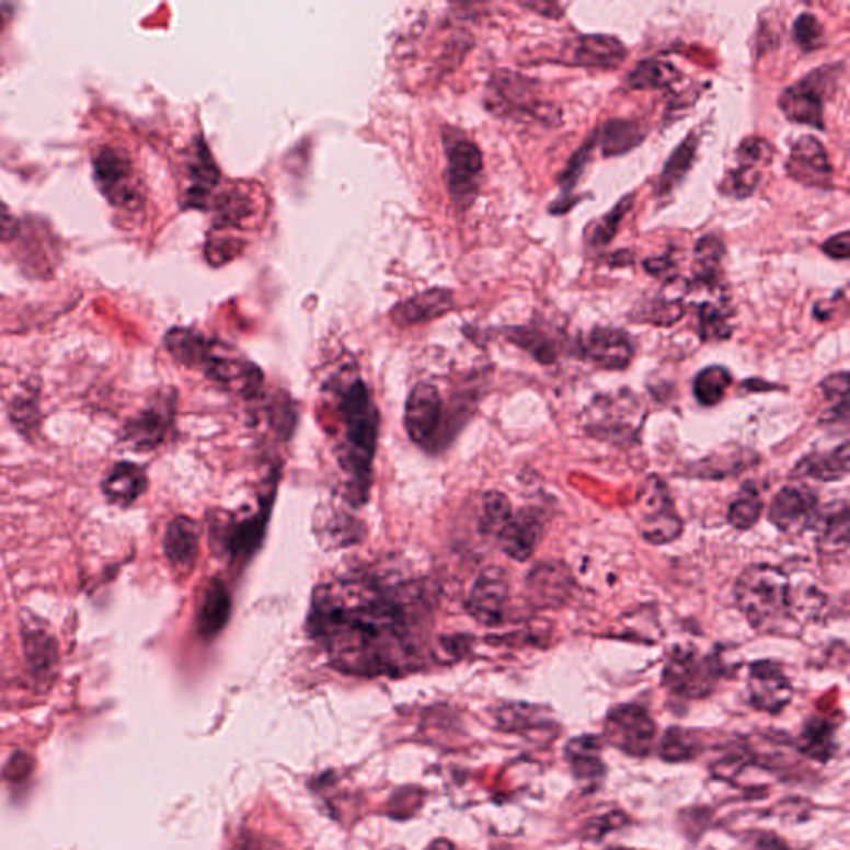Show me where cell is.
Masks as SVG:
<instances>
[{
  "instance_id": "cell-14",
  "label": "cell",
  "mask_w": 850,
  "mask_h": 850,
  "mask_svg": "<svg viewBox=\"0 0 850 850\" xmlns=\"http://www.w3.org/2000/svg\"><path fill=\"white\" fill-rule=\"evenodd\" d=\"M545 527V510L537 507L521 508L514 512L504 530L498 533V545L508 559L527 562L542 543Z\"/></svg>"
},
{
  "instance_id": "cell-49",
  "label": "cell",
  "mask_w": 850,
  "mask_h": 850,
  "mask_svg": "<svg viewBox=\"0 0 850 850\" xmlns=\"http://www.w3.org/2000/svg\"><path fill=\"white\" fill-rule=\"evenodd\" d=\"M792 37H794L795 44L800 45L803 50H816V48H820L824 45L823 24H820L816 15L811 14V12H803L794 21Z\"/></svg>"
},
{
  "instance_id": "cell-52",
  "label": "cell",
  "mask_w": 850,
  "mask_h": 850,
  "mask_svg": "<svg viewBox=\"0 0 850 850\" xmlns=\"http://www.w3.org/2000/svg\"><path fill=\"white\" fill-rule=\"evenodd\" d=\"M824 254L832 257V260L846 261L850 256V234L849 231H842V233L836 234V237L829 238L826 243L820 246Z\"/></svg>"
},
{
  "instance_id": "cell-5",
  "label": "cell",
  "mask_w": 850,
  "mask_h": 850,
  "mask_svg": "<svg viewBox=\"0 0 850 850\" xmlns=\"http://www.w3.org/2000/svg\"><path fill=\"white\" fill-rule=\"evenodd\" d=\"M723 673L716 656L676 648L663 669V686L682 700H703L716 689Z\"/></svg>"
},
{
  "instance_id": "cell-21",
  "label": "cell",
  "mask_w": 850,
  "mask_h": 850,
  "mask_svg": "<svg viewBox=\"0 0 850 850\" xmlns=\"http://www.w3.org/2000/svg\"><path fill=\"white\" fill-rule=\"evenodd\" d=\"M563 756L576 781L597 784L607 774L604 744L597 736L585 734V736L573 737L566 743Z\"/></svg>"
},
{
  "instance_id": "cell-59",
  "label": "cell",
  "mask_w": 850,
  "mask_h": 850,
  "mask_svg": "<svg viewBox=\"0 0 850 850\" xmlns=\"http://www.w3.org/2000/svg\"><path fill=\"white\" fill-rule=\"evenodd\" d=\"M424 850H456V847H453V843L450 842V840L437 839L434 840V842H430L429 846L425 847Z\"/></svg>"
},
{
  "instance_id": "cell-32",
  "label": "cell",
  "mask_w": 850,
  "mask_h": 850,
  "mask_svg": "<svg viewBox=\"0 0 850 850\" xmlns=\"http://www.w3.org/2000/svg\"><path fill=\"white\" fill-rule=\"evenodd\" d=\"M797 751L817 762H829L836 756V726L824 717H813L804 724L797 737Z\"/></svg>"
},
{
  "instance_id": "cell-58",
  "label": "cell",
  "mask_w": 850,
  "mask_h": 850,
  "mask_svg": "<svg viewBox=\"0 0 850 850\" xmlns=\"http://www.w3.org/2000/svg\"><path fill=\"white\" fill-rule=\"evenodd\" d=\"M633 261L634 257L631 251H617V253L610 257V266H613V268H623V266L633 264Z\"/></svg>"
},
{
  "instance_id": "cell-3",
  "label": "cell",
  "mask_w": 850,
  "mask_h": 850,
  "mask_svg": "<svg viewBox=\"0 0 850 850\" xmlns=\"http://www.w3.org/2000/svg\"><path fill=\"white\" fill-rule=\"evenodd\" d=\"M487 108L517 120L527 118L543 125L560 120L555 105L540 99V82L512 70H498L489 80Z\"/></svg>"
},
{
  "instance_id": "cell-38",
  "label": "cell",
  "mask_w": 850,
  "mask_h": 850,
  "mask_svg": "<svg viewBox=\"0 0 850 850\" xmlns=\"http://www.w3.org/2000/svg\"><path fill=\"white\" fill-rule=\"evenodd\" d=\"M733 382L730 370L723 366H710L694 378L693 394L704 407H714L723 401Z\"/></svg>"
},
{
  "instance_id": "cell-37",
  "label": "cell",
  "mask_w": 850,
  "mask_h": 850,
  "mask_svg": "<svg viewBox=\"0 0 850 850\" xmlns=\"http://www.w3.org/2000/svg\"><path fill=\"white\" fill-rule=\"evenodd\" d=\"M505 336L510 343L517 344L521 349L530 353L539 363H555L559 353H556L555 343L549 334L543 333L539 328L533 326H514L505 330Z\"/></svg>"
},
{
  "instance_id": "cell-50",
  "label": "cell",
  "mask_w": 850,
  "mask_h": 850,
  "mask_svg": "<svg viewBox=\"0 0 850 850\" xmlns=\"http://www.w3.org/2000/svg\"><path fill=\"white\" fill-rule=\"evenodd\" d=\"M250 211L248 198L240 192H228L221 196L218 202V213H220V223L234 225L243 220Z\"/></svg>"
},
{
  "instance_id": "cell-23",
  "label": "cell",
  "mask_w": 850,
  "mask_h": 850,
  "mask_svg": "<svg viewBox=\"0 0 850 850\" xmlns=\"http://www.w3.org/2000/svg\"><path fill=\"white\" fill-rule=\"evenodd\" d=\"M453 306L456 301L452 292L447 289H429L399 302L392 309L391 318L399 326H412V324L427 323L430 319L440 318L452 311Z\"/></svg>"
},
{
  "instance_id": "cell-16",
  "label": "cell",
  "mask_w": 850,
  "mask_h": 850,
  "mask_svg": "<svg viewBox=\"0 0 850 850\" xmlns=\"http://www.w3.org/2000/svg\"><path fill=\"white\" fill-rule=\"evenodd\" d=\"M785 172L789 179L813 188H830L834 166L824 145L813 135H804L791 148Z\"/></svg>"
},
{
  "instance_id": "cell-12",
  "label": "cell",
  "mask_w": 850,
  "mask_h": 850,
  "mask_svg": "<svg viewBox=\"0 0 850 850\" xmlns=\"http://www.w3.org/2000/svg\"><path fill=\"white\" fill-rule=\"evenodd\" d=\"M447 183L452 198L460 205L470 203L479 188V176L484 170V158L473 141L456 137L447 141Z\"/></svg>"
},
{
  "instance_id": "cell-29",
  "label": "cell",
  "mask_w": 850,
  "mask_h": 850,
  "mask_svg": "<svg viewBox=\"0 0 850 850\" xmlns=\"http://www.w3.org/2000/svg\"><path fill=\"white\" fill-rule=\"evenodd\" d=\"M648 137V127L638 120L611 118L597 128L601 153L607 158L621 157L640 147Z\"/></svg>"
},
{
  "instance_id": "cell-44",
  "label": "cell",
  "mask_w": 850,
  "mask_h": 850,
  "mask_svg": "<svg viewBox=\"0 0 850 850\" xmlns=\"http://www.w3.org/2000/svg\"><path fill=\"white\" fill-rule=\"evenodd\" d=\"M824 398L829 402L830 409L823 415L826 422L842 421L847 424L849 418V375L847 372H839V375L829 376L824 379L823 384Z\"/></svg>"
},
{
  "instance_id": "cell-53",
  "label": "cell",
  "mask_w": 850,
  "mask_h": 850,
  "mask_svg": "<svg viewBox=\"0 0 850 850\" xmlns=\"http://www.w3.org/2000/svg\"><path fill=\"white\" fill-rule=\"evenodd\" d=\"M21 231L18 218L9 211L8 206L0 202V241H11Z\"/></svg>"
},
{
  "instance_id": "cell-19",
  "label": "cell",
  "mask_w": 850,
  "mask_h": 850,
  "mask_svg": "<svg viewBox=\"0 0 850 850\" xmlns=\"http://www.w3.org/2000/svg\"><path fill=\"white\" fill-rule=\"evenodd\" d=\"M628 59V48L613 35H582L570 48L568 64L583 69L618 70Z\"/></svg>"
},
{
  "instance_id": "cell-2",
  "label": "cell",
  "mask_w": 850,
  "mask_h": 850,
  "mask_svg": "<svg viewBox=\"0 0 850 850\" xmlns=\"http://www.w3.org/2000/svg\"><path fill=\"white\" fill-rule=\"evenodd\" d=\"M737 608L755 630H781L792 617V585L778 566L759 563L740 573L734 587Z\"/></svg>"
},
{
  "instance_id": "cell-15",
  "label": "cell",
  "mask_w": 850,
  "mask_h": 850,
  "mask_svg": "<svg viewBox=\"0 0 850 850\" xmlns=\"http://www.w3.org/2000/svg\"><path fill=\"white\" fill-rule=\"evenodd\" d=\"M748 691L753 707L769 714L781 713L794 694L782 666L769 659L749 666Z\"/></svg>"
},
{
  "instance_id": "cell-17",
  "label": "cell",
  "mask_w": 850,
  "mask_h": 850,
  "mask_svg": "<svg viewBox=\"0 0 850 850\" xmlns=\"http://www.w3.org/2000/svg\"><path fill=\"white\" fill-rule=\"evenodd\" d=\"M443 398L433 384L415 386L405 402L404 427L409 439L417 446L429 443L443 421Z\"/></svg>"
},
{
  "instance_id": "cell-39",
  "label": "cell",
  "mask_w": 850,
  "mask_h": 850,
  "mask_svg": "<svg viewBox=\"0 0 850 850\" xmlns=\"http://www.w3.org/2000/svg\"><path fill=\"white\" fill-rule=\"evenodd\" d=\"M195 160L196 162L192 166V188L188 189L186 202L189 206L203 208V203L206 202L211 189L217 186L220 173H218L215 163L211 162V158L208 157V150L205 147H199Z\"/></svg>"
},
{
  "instance_id": "cell-27",
  "label": "cell",
  "mask_w": 850,
  "mask_h": 850,
  "mask_svg": "<svg viewBox=\"0 0 850 850\" xmlns=\"http://www.w3.org/2000/svg\"><path fill=\"white\" fill-rule=\"evenodd\" d=\"M618 404L613 399L607 404H598L594 417L588 418L587 429L600 439L618 440L627 443L630 437L636 436L638 412L636 404H624L621 412H617Z\"/></svg>"
},
{
  "instance_id": "cell-46",
  "label": "cell",
  "mask_w": 850,
  "mask_h": 850,
  "mask_svg": "<svg viewBox=\"0 0 850 850\" xmlns=\"http://www.w3.org/2000/svg\"><path fill=\"white\" fill-rule=\"evenodd\" d=\"M761 180V170L755 169V166L737 165L736 169L724 175L723 182L717 188H720L721 195L734 199H746L755 195Z\"/></svg>"
},
{
  "instance_id": "cell-41",
  "label": "cell",
  "mask_w": 850,
  "mask_h": 850,
  "mask_svg": "<svg viewBox=\"0 0 850 850\" xmlns=\"http://www.w3.org/2000/svg\"><path fill=\"white\" fill-rule=\"evenodd\" d=\"M633 205L634 193L623 196V198L613 206V209H610V211H608L605 217H601L600 220L591 227V230L588 231V244H590L594 250H604V248H607L608 244L614 240V237H617L621 221L627 217L628 211L633 208Z\"/></svg>"
},
{
  "instance_id": "cell-35",
  "label": "cell",
  "mask_w": 850,
  "mask_h": 850,
  "mask_svg": "<svg viewBox=\"0 0 850 850\" xmlns=\"http://www.w3.org/2000/svg\"><path fill=\"white\" fill-rule=\"evenodd\" d=\"M698 319H700V337L703 343L727 341L733 336L731 308L727 305V298L720 299V302H703L700 306Z\"/></svg>"
},
{
  "instance_id": "cell-31",
  "label": "cell",
  "mask_w": 850,
  "mask_h": 850,
  "mask_svg": "<svg viewBox=\"0 0 850 850\" xmlns=\"http://www.w3.org/2000/svg\"><path fill=\"white\" fill-rule=\"evenodd\" d=\"M726 253L720 238L704 237L694 246V273L691 285L694 288L720 289L723 279V257Z\"/></svg>"
},
{
  "instance_id": "cell-22",
  "label": "cell",
  "mask_w": 850,
  "mask_h": 850,
  "mask_svg": "<svg viewBox=\"0 0 850 850\" xmlns=\"http://www.w3.org/2000/svg\"><path fill=\"white\" fill-rule=\"evenodd\" d=\"M494 717L498 730L505 731V733H518L530 737H533V734H539V737H542L547 733L556 737L559 734V724L552 717L547 716L545 708L536 707V704H504L495 711Z\"/></svg>"
},
{
  "instance_id": "cell-13",
  "label": "cell",
  "mask_w": 850,
  "mask_h": 850,
  "mask_svg": "<svg viewBox=\"0 0 850 850\" xmlns=\"http://www.w3.org/2000/svg\"><path fill=\"white\" fill-rule=\"evenodd\" d=\"M819 502L804 487H784L772 498L769 521L788 536H801L817 524Z\"/></svg>"
},
{
  "instance_id": "cell-4",
  "label": "cell",
  "mask_w": 850,
  "mask_h": 850,
  "mask_svg": "<svg viewBox=\"0 0 850 850\" xmlns=\"http://www.w3.org/2000/svg\"><path fill=\"white\" fill-rule=\"evenodd\" d=\"M842 72L843 64H832L807 73L804 79L788 87L779 95V111L792 124L826 130L824 102L827 96L832 95Z\"/></svg>"
},
{
  "instance_id": "cell-30",
  "label": "cell",
  "mask_w": 850,
  "mask_h": 850,
  "mask_svg": "<svg viewBox=\"0 0 850 850\" xmlns=\"http://www.w3.org/2000/svg\"><path fill=\"white\" fill-rule=\"evenodd\" d=\"M849 443H842L827 452L811 453L794 467V475L807 476L814 481L837 482L849 473Z\"/></svg>"
},
{
  "instance_id": "cell-9",
  "label": "cell",
  "mask_w": 850,
  "mask_h": 850,
  "mask_svg": "<svg viewBox=\"0 0 850 850\" xmlns=\"http://www.w3.org/2000/svg\"><path fill=\"white\" fill-rule=\"evenodd\" d=\"M175 418V394L160 392L125 424L122 440L137 452H150L165 443Z\"/></svg>"
},
{
  "instance_id": "cell-1",
  "label": "cell",
  "mask_w": 850,
  "mask_h": 850,
  "mask_svg": "<svg viewBox=\"0 0 850 850\" xmlns=\"http://www.w3.org/2000/svg\"><path fill=\"white\" fill-rule=\"evenodd\" d=\"M341 417V457L360 487H367L370 466L378 444L379 414L367 386L359 378L341 384L336 391Z\"/></svg>"
},
{
  "instance_id": "cell-34",
  "label": "cell",
  "mask_w": 850,
  "mask_h": 850,
  "mask_svg": "<svg viewBox=\"0 0 850 850\" xmlns=\"http://www.w3.org/2000/svg\"><path fill=\"white\" fill-rule=\"evenodd\" d=\"M681 77L682 73L671 62L645 59L628 73L627 83L633 90H665L676 85Z\"/></svg>"
},
{
  "instance_id": "cell-57",
  "label": "cell",
  "mask_w": 850,
  "mask_h": 850,
  "mask_svg": "<svg viewBox=\"0 0 850 850\" xmlns=\"http://www.w3.org/2000/svg\"><path fill=\"white\" fill-rule=\"evenodd\" d=\"M579 199H582V196H560L555 203L549 206V211L552 215H566Z\"/></svg>"
},
{
  "instance_id": "cell-11",
  "label": "cell",
  "mask_w": 850,
  "mask_h": 850,
  "mask_svg": "<svg viewBox=\"0 0 850 850\" xmlns=\"http://www.w3.org/2000/svg\"><path fill=\"white\" fill-rule=\"evenodd\" d=\"M508 598L510 585L507 573L498 566H489L482 570L470 588L467 613L484 627H498L504 621Z\"/></svg>"
},
{
  "instance_id": "cell-55",
  "label": "cell",
  "mask_w": 850,
  "mask_h": 850,
  "mask_svg": "<svg viewBox=\"0 0 850 850\" xmlns=\"http://www.w3.org/2000/svg\"><path fill=\"white\" fill-rule=\"evenodd\" d=\"M521 8L533 11L536 14L543 15L547 19L563 18V8L556 4V2H530V4H521Z\"/></svg>"
},
{
  "instance_id": "cell-7",
  "label": "cell",
  "mask_w": 850,
  "mask_h": 850,
  "mask_svg": "<svg viewBox=\"0 0 850 850\" xmlns=\"http://www.w3.org/2000/svg\"><path fill=\"white\" fill-rule=\"evenodd\" d=\"M604 734L613 748L630 758H646L655 743L656 723L645 708L620 704L607 714Z\"/></svg>"
},
{
  "instance_id": "cell-33",
  "label": "cell",
  "mask_w": 850,
  "mask_h": 850,
  "mask_svg": "<svg viewBox=\"0 0 850 850\" xmlns=\"http://www.w3.org/2000/svg\"><path fill=\"white\" fill-rule=\"evenodd\" d=\"M698 147H700V135L693 131L673 151L656 183L658 196L669 195L686 179L697 160Z\"/></svg>"
},
{
  "instance_id": "cell-18",
  "label": "cell",
  "mask_w": 850,
  "mask_h": 850,
  "mask_svg": "<svg viewBox=\"0 0 850 850\" xmlns=\"http://www.w3.org/2000/svg\"><path fill=\"white\" fill-rule=\"evenodd\" d=\"M582 353L601 369L623 370L633 363L634 344L624 331L598 326L583 337Z\"/></svg>"
},
{
  "instance_id": "cell-10",
  "label": "cell",
  "mask_w": 850,
  "mask_h": 850,
  "mask_svg": "<svg viewBox=\"0 0 850 850\" xmlns=\"http://www.w3.org/2000/svg\"><path fill=\"white\" fill-rule=\"evenodd\" d=\"M640 508H642V517L638 525L646 542L653 545H665V543L675 542L681 536V518L676 514L675 505L665 485L656 476H652L646 482Z\"/></svg>"
},
{
  "instance_id": "cell-40",
  "label": "cell",
  "mask_w": 850,
  "mask_h": 850,
  "mask_svg": "<svg viewBox=\"0 0 850 850\" xmlns=\"http://www.w3.org/2000/svg\"><path fill=\"white\" fill-rule=\"evenodd\" d=\"M685 312L686 306L681 298L662 295L658 298H653L648 305L640 306V311L636 312V319H633V321L653 324V326L669 328L681 321Z\"/></svg>"
},
{
  "instance_id": "cell-56",
  "label": "cell",
  "mask_w": 850,
  "mask_h": 850,
  "mask_svg": "<svg viewBox=\"0 0 850 850\" xmlns=\"http://www.w3.org/2000/svg\"><path fill=\"white\" fill-rule=\"evenodd\" d=\"M755 850H789L788 846L774 834H759L755 842Z\"/></svg>"
},
{
  "instance_id": "cell-36",
  "label": "cell",
  "mask_w": 850,
  "mask_h": 850,
  "mask_svg": "<svg viewBox=\"0 0 850 850\" xmlns=\"http://www.w3.org/2000/svg\"><path fill=\"white\" fill-rule=\"evenodd\" d=\"M703 751V743L697 733L682 727H671L666 731L659 743V756L663 761L685 762L697 759Z\"/></svg>"
},
{
  "instance_id": "cell-42",
  "label": "cell",
  "mask_w": 850,
  "mask_h": 850,
  "mask_svg": "<svg viewBox=\"0 0 850 850\" xmlns=\"http://www.w3.org/2000/svg\"><path fill=\"white\" fill-rule=\"evenodd\" d=\"M762 508H765V504H762L758 489L753 484H748L746 487H743L736 501L731 504L730 510H727V521L736 530H749V528L758 524Z\"/></svg>"
},
{
  "instance_id": "cell-8",
  "label": "cell",
  "mask_w": 850,
  "mask_h": 850,
  "mask_svg": "<svg viewBox=\"0 0 850 850\" xmlns=\"http://www.w3.org/2000/svg\"><path fill=\"white\" fill-rule=\"evenodd\" d=\"M93 179L102 195L117 208H135L141 195L130 158L114 147H102L92 160Z\"/></svg>"
},
{
  "instance_id": "cell-25",
  "label": "cell",
  "mask_w": 850,
  "mask_h": 850,
  "mask_svg": "<svg viewBox=\"0 0 850 850\" xmlns=\"http://www.w3.org/2000/svg\"><path fill=\"white\" fill-rule=\"evenodd\" d=\"M230 614V591L221 579H209L203 588L198 613H196V628L199 634L203 638L217 636L227 627Z\"/></svg>"
},
{
  "instance_id": "cell-48",
  "label": "cell",
  "mask_w": 850,
  "mask_h": 850,
  "mask_svg": "<svg viewBox=\"0 0 850 850\" xmlns=\"http://www.w3.org/2000/svg\"><path fill=\"white\" fill-rule=\"evenodd\" d=\"M774 157V147L762 137H748L740 141L736 150L739 165L759 166L771 165Z\"/></svg>"
},
{
  "instance_id": "cell-24",
  "label": "cell",
  "mask_w": 850,
  "mask_h": 850,
  "mask_svg": "<svg viewBox=\"0 0 850 850\" xmlns=\"http://www.w3.org/2000/svg\"><path fill=\"white\" fill-rule=\"evenodd\" d=\"M163 552L170 565L189 570L195 565L199 552V528L193 518L180 515L166 527Z\"/></svg>"
},
{
  "instance_id": "cell-43",
  "label": "cell",
  "mask_w": 850,
  "mask_h": 850,
  "mask_svg": "<svg viewBox=\"0 0 850 850\" xmlns=\"http://www.w3.org/2000/svg\"><path fill=\"white\" fill-rule=\"evenodd\" d=\"M598 147L597 130L588 137L587 141H583L582 147L570 157L566 162L565 169L556 176L560 188H562V196H572L573 189H575L576 183L582 179L583 173L587 170V166L591 163L594 158L595 148Z\"/></svg>"
},
{
  "instance_id": "cell-51",
  "label": "cell",
  "mask_w": 850,
  "mask_h": 850,
  "mask_svg": "<svg viewBox=\"0 0 850 850\" xmlns=\"http://www.w3.org/2000/svg\"><path fill=\"white\" fill-rule=\"evenodd\" d=\"M643 266H645L648 275L655 276V278L668 279L666 285L678 279L675 276L676 264L673 263V260L669 256L650 257V260H646L645 263H643Z\"/></svg>"
},
{
  "instance_id": "cell-47",
  "label": "cell",
  "mask_w": 850,
  "mask_h": 850,
  "mask_svg": "<svg viewBox=\"0 0 850 850\" xmlns=\"http://www.w3.org/2000/svg\"><path fill=\"white\" fill-rule=\"evenodd\" d=\"M25 653L32 663H41V666L50 665L51 659L57 658V646L54 638L41 628L25 627L22 630Z\"/></svg>"
},
{
  "instance_id": "cell-45",
  "label": "cell",
  "mask_w": 850,
  "mask_h": 850,
  "mask_svg": "<svg viewBox=\"0 0 850 850\" xmlns=\"http://www.w3.org/2000/svg\"><path fill=\"white\" fill-rule=\"evenodd\" d=\"M514 515L510 501L501 492H489L482 501L481 528L487 536L497 539Z\"/></svg>"
},
{
  "instance_id": "cell-26",
  "label": "cell",
  "mask_w": 850,
  "mask_h": 850,
  "mask_svg": "<svg viewBox=\"0 0 850 850\" xmlns=\"http://www.w3.org/2000/svg\"><path fill=\"white\" fill-rule=\"evenodd\" d=\"M147 473L131 462L115 463L102 482V492L106 501L117 507H130L147 492Z\"/></svg>"
},
{
  "instance_id": "cell-28",
  "label": "cell",
  "mask_w": 850,
  "mask_h": 850,
  "mask_svg": "<svg viewBox=\"0 0 850 850\" xmlns=\"http://www.w3.org/2000/svg\"><path fill=\"white\" fill-rule=\"evenodd\" d=\"M817 549L824 555H846L849 550L850 520L847 502L830 505L824 514H819L817 524Z\"/></svg>"
},
{
  "instance_id": "cell-54",
  "label": "cell",
  "mask_w": 850,
  "mask_h": 850,
  "mask_svg": "<svg viewBox=\"0 0 850 850\" xmlns=\"http://www.w3.org/2000/svg\"><path fill=\"white\" fill-rule=\"evenodd\" d=\"M234 850H283L275 840L268 839V837L254 836V834H246L238 840Z\"/></svg>"
},
{
  "instance_id": "cell-20",
  "label": "cell",
  "mask_w": 850,
  "mask_h": 850,
  "mask_svg": "<svg viewBox=\"0 0 850 850\" xmlns=\"http://www.w3.org/2000/svg\"><path fill=\"white\" fill-rule=\"evenodd\" d=\"M528 597L539 608L562 607L573 590V576L563 563H539L527 578Z\"/></svg>"
},
{
  "instance_id": "cell-6",
  "label": "cell",
  "mask_w": 850,
  "mask_h": 850,
  "mask_svg": "<svg viewBox=\"0 0 850 850\" xmlns=\"http://www.w3.org/2000/svg\"><path fill=\"white\" fill-rule=\"evenodd\" d=\"M193 369L202 370L209 381L238 394L253 395L263 384V372L256 364L234 356L227 347L206 340Z\"/></svg>"
}]
</instances>
